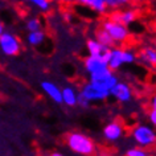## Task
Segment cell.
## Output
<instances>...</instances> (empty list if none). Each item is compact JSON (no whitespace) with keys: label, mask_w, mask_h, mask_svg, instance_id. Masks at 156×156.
Instances as JSON below:
<instances>
[{"label":"cell","mask_w":156,"mask_h":156,"mask_svg":"<svg viewBox=\"0 0 156 156\" xmlns=\"http://www.w3.org/2000/svg\"><path fill=\"white\" fill-rule=\"evenodd\" d=\"M98 28H101L108 37L111 38V41L114 42V45L123 46L124 44H127V41L131 37V30L130 27L122 24V23L114 20L110 16H106L101 20V24Z\"/></svg>","instance_id":"cell-1"},{"label":"cell","mask_w":156,"mask_h":156,"mask_svg":"<svg viewBox=\"0 0 156 156\" xmlns=\"http://www.w3.org/2000/svg\"><path fill=\"white\" fill-rule=\"evenodd\" d=\"M66 146L70 151L81 156H93L97 151L94 140L86 134L78 131H73L66 136Z\"/></svg>","instance_id":"cell-2"},{"label":"cell","mask_w":156,"mask_h":156,"mask_svg":"<svg viewBox=\"0 0 156 156\" xmlns=\"http://www.w3.org/2000/svg\"><path fill=\"white\" fill-rule=\"evenodd\" d=\"M131 139L140 148H151L156 144V128L151 124H136L131 130Z\"/></svg>","instance_id":"cell-3"},{"label":"cell","mask_w":156,"mask_h":156,"mask_svg":"<svg viewBox=\"0 0 156 156\" xmlns=\"http://www.w3.org/2000/svg\"><path fill=\"white\" fill-rule=\"evenodd\" d=\"M21 52V40L16 34L4 30L0 36V53L5 57H15Z\"/></svg>","instance_id":"cell-4"},{"label":"cell","mask_w":156,"mask_h":156,"mask_svg":"<svg viewBox=\"0 0 156 156\" xmlns=\"http://www.w3.org/2000/svg\"><path fill=\"white\" fill-rule=\"evenodd\" d=\"M90 76V82L95 83L97 86L105 89V90L110 91L114 85L119 81V77L115 74V72H112L110 69H105L102 72H98V73H93V74H89Z\"/></svg>","instance_id":"cell-5"},{"label":"cell","mask_w":156,"mask_h":156,"mask_svg":"<svg viewBox=\"0 0 156 156\" xmlns=\"http://www.w3.org/2000/svg\"><path fill=\"white\" fill-rule=\"evenodd\" d=\"M80 93L86 98L90 103H98V102H105L108 97H110V91L105 90V89L97 86L89 81L87 83H83L81 87Z\"/></svg>","instance_id":"cell-6"},{"label":"cell","mask_w":156,"mask_h":156,"mask_svg":"<svg viewBox=\"0 0 156 156\" xmlns=\"http://www.w3.org/2000/svg\"><path fill=\"white\" fill-rule=\"evenodd\" d=\"M110 97H112L119 103H128L134 98V89L128 82L119 80L110 90Z\"/></svg>","instance_id":"cell-7"},{"label":"cell","mask_w":156,"mask_h":156,"mask_svg":"<svg viewBox=\"0 0 156 156\" xmlns=\"http://www.w3.org/2000/svg\"><path fill=\"white\" fill-rule=\"evenodd\" d=\"M108 16L112 17L114 20L122 23V24L130 27L139 19V9L135 5H130L126 8L114 11V12H108Z\"/></svg>","instance_id":"cell-8"},{"label":"cell","mask_w":156,"mask_h":156,"mask_svg":"<svg viewBox=\"0 0 156 156\" xmlns=\"http://www.w3.org/2000/svg\"><path fill=\"white\" fill-rule=\"evenodd\" d=\"M136 57H138V61L142 65L151 69H156V45L144 44L139 48Z\"/></svg>","instance_id":"cell-9"},{"label":"cell","mask_w":156,"mask_h":156,"mask_svg":"<svg viewBox=\"0 0 156 156\" xmlns=\"http://www.w3.org/2000/svg\"><path fill=\"white\" fill-rule=\"evenodd\" d=\"M103 138L108 143H116L124 136V127L118 120H111L103 127Z\"/></svg>","instance_id":"cell-10"},{"label":"cell","mask_w":156,"mask_h":156,"mask_svg":"<svg viewBox=\"0 0 156 156\" xmlns=\"http://www.w3.org/2000/svg\"><path fill=\"white\" fill-rule=\"evenodd\" d=\"M105 58L107 61V66L108 69L112 72L119 70L122 66L124 65L123 62V46H111L107 49V52L105 53Z\"/></svg>","instance_id":"cell-11"},{"label":"cell","mask_w":156,"mask_h":156,"mask_svg":"<svg viewBox=\"0 0 156 156\" xmlns=\"http://www.w3.org/2000/svg\"><path fill=\"white\" fill-rule=\"evenodd\" d=\"M83 68L89 74L98 73L102 70L107 69V61L105 58V54L101 56H95V54H89L87 57L83 58Z\"/></svg>","instance_id":"cell-12"},{"label":"cell","mask_w":156,"mask_h":156,"mask_svg":"<svg viewBox=\"0 0 156 156\" xmlns=\"http://www.w3.org/2000/svg\"><path fill=\"white\" fill-rule=\"evenodd\" d=\"M77 4L83 7V8H87L93 13L99 15V16H105L108 13L103 0H77Z\"/></svg>","instance_id":"cell-13"},{"label":"cell","mask_w":156,"mask_h":156,"mask_svg":"<svg viewBox=\"0 0 156 156\" xmlns=\"http://www.w3.org/2000/svg\"><path fill=\"white\" fill-rule=\"evenodd\" d=\"M41 90L45 93L46 97L50 98L54 103H62V94H61V89L57 86L52 81H42L41 82Z\"/></svg>","instance_id":"cell-14"},{"label":"cell","mask_w":156,"mask_h":156,"mask_svg":"<svg viewBox=\"0 0 156 156\" xmlns=\"http://www.w3.org/2000/svg\"><path fill=\"white\" fill-rule=\"evenodd\" d=\"M25 41L29 46L38 48V46H41L46 41V32L44 30V28L38 30H32V32H27Z\"/></svg>","instance_id":"cell-15"},{"label":"cell","mask_w":156,"mask_h":156,"mask_svg":"<svg viewBox=\"0 0 156 156\" xmlns=\"http://www.w3.org/2000/svg\"><path fill=\"white\" fill-rule=\"evenodd\" d=\"M62 94V103L68 107H74L77 106V97H78V91L72 86H66L61 90Z\"/></svg>","instance_id":"cell-16"},{"label":"cell","mask_w":156,"mask_h":156,"mask_svg":"<svg viewBox=\"0 0 156 156\" xmlns=\"http://www.w3.org/2000/svg\"><path fill=\"white\" fill-rule=\"evenodd\" d=\"M28 5L34 8L40 13H48L53 8V0H24Z\"/></svg>","instance_id":"cell-17"},{"label":"cell","mask_w":156,"mask_h":156,"mask_svg":"<svg viewBox=\"0 0 156 156\" xmlns=\"http://www.w3.org/2000/svg\"><path fill=\"white\" fill-rule=\"evenodd\" d=\"M107 46H105L102 42H99L95 37H90L86 41V50L89 54H95V56H101L107 52Z\"/></svg>","instance_id":"cell-18"},{"label":"cell","mask_w":156,"mask_h":156,"mask_svg":"<svg viewBox=\"0 0 156 156\" xmlns=\"http://www.w3.org/2000/svg\"><path fill=\"white\" fill-rule=\"evenodd\" d=\"M103 2L107 7L108 12H114V11L126 8V7L135 5L136 0H103Z\"/></svg>","instance_id":"cell-19"},{"label":"cell","mask_w":156,"mask_h":156,"mask_svg":"<svg viewBox=\"0 0 156 156\" xmlns=\"http://www.w3.org/2000/svg\"><path fill=\"white\" fill-rule=\"evenodd\" d=\"M24 27H25V30H27V32L38 30V29H42V28H44V21H42V19L38 17V16H29V17L25 19Z\"/></svg>","instance_id":"cell-20"},{"label":"cell","mask_w":156,"mask_h":156,"mask_svg":"<svg viewBox=\"0 0 156 156\" xmlns=\"http://www.w3.org/2000/svg\"><path fill=\"white\" fill-rule=\"evenodd\" d=\"M138 61L136 57V52L131 48H124L123 46V62L124 65H132Z\"/></svg>","instance_id":"cell-21"},{"label":"cell","mask_w":156,"mask_h":156,"mask_svg":"<svg viewBox=\"0 0 156 156\" xmlns=\"http://www.w3.org/2000/svg\"><path fill=\"white\" fill-rule=\"evenodd\" d=\"M94 37H95V38H97V40H98L99 42H102V44H103L105 46H107V48H111V46H115V45H114V42L111 41V38L108 37L107 34L105 33V32H103V30L101 29V28H98V29L95 30Z\"/></svg>","instance_id":"cell-22"},{"label":"cell","mask_w":156,"mask_h":156,"mask_svg":"<svg viewBox=\"0 0 156 156\" xmlns=\"http://www.w3.org/2000/svg\"><path fill=\"white\" fill-rule=\"evenodd\" d=\"M126 156H150L148 152L146 151V148H140V147H134L126 151Z\"/></svg>","instance_id":"cell-23"},{"label":"cell","mask_w":156,"mask_h":156,"mask_svg":"<svg viewBox=\"0 0 156 156\" xmlns=\"http://www.w3.org/2000/svg\"><path fill=\"white\" fill-rule=\"evenodd\" d=\"M77 106H80V107H82V108H89L91 106V103L89 102V101L85 98V97L81 94L80 91H78V97H77Z\"/></svg>","instance_id":"cell-24"},{"label":"cell","mask_w":156,"mask_h":156,"mask_svg":"<svg viewBox=\"0 0 156 156\" xmlns=\"http://www.w3.org/2000/svg\"><path fill=\"white\" fill-rule=\"evenodd\" d=\"M54 4L60 5V7H65V8H69V7H73L77 4V0H53Z\"/></svg>","instance_id":"cell-25"},{"label":"cell","mask_w":156,"mask_h":156,"mask_svg":"<svg viewBox=\"0 0 156 156\" xmlns=\"http://www.w3.org/2000/svg\"><path fill=\"white\" fill-rule=\"evenodd\" d=\"M148 122L154 128H156V108H151L148 111Z\"/></svg>","instance_id":"cell-26"},{"label":"cell","mask_w":156,"mask_h":156,"mask_svg":"<svg viewBox=\"0 0 156 156\" xmlns=\"http://www.w3.org/2000/svg\"><path fill=\"white\" fill-rule=\"evenodd\" d=\"M150 105H151V108H156V93H155L154 95H152Z\"/></svg>","instance_id":"cell-27"},{"label":"cell","mask_w":156,"mask_h":156,"mask_svg":"<svg viewBox=\"0 0 156 156\" xmlns=\"http://www.w3.org/2000/svg\"><path fill=\"white\" fill-rule=\"evenodd\" d=\"M5 30V27H4V23H3V20L0 19V36H2V33Z\"/></svg>","instance_id":"cell-28"},{"label":"cell","mask_w":156,"mask_h":156,"mask_svg":"<svg viewBox=\"0 0 156 156\" xmlns=\"http://www.w3.org/2000/svg\"><path fill=\"white\" fill-rule=\"evenodd\" d=\"M49 156H64V155L61 152H52V154H49Z\"/></svg>","instance_id":"cell-29"},{"label":"cell","mask_w":156,"mask_h":156,"mask_svg":"<svg viewBox=\"0 0 156 156\" xmlns=\"http://www.w3.org/2000/svg\"><path fill=\"white\" fill-rule=\"evenodd\" d=\"M3 5V0H0V7H2Z\"/></svg>","instance_id":"cell-30"}]
</instances>
